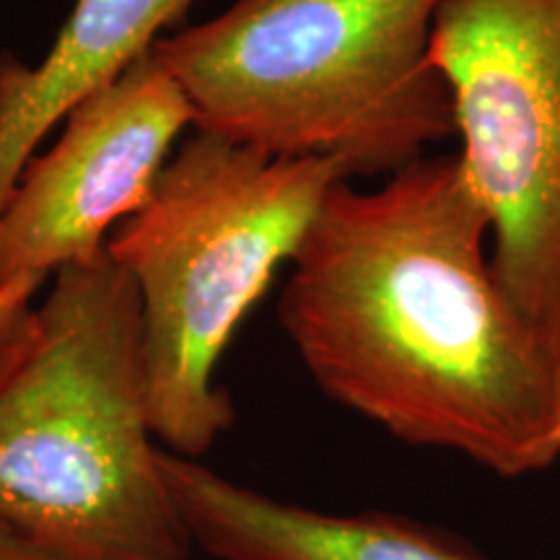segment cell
Masks as SVG:
<instances>
[{"mask_svg": "<svg viewBox=\"0 0 560 560\" xmlns=\"http://www.w3.org/2000/svg\"><path fill=\"white\" fill-rule=\"evenodd\" d=\"M161 472L192 545L219 560H488L433 524L387 511L296 506L166 450Z\"/></svg>", "mask_w": 560, "mask_h": 560, "instance_id": "52a82bcc", "label": "cell"}, {"mask_svg": "<svg viewBox=\"0 0 560 560\" xmlns=\"http://www.w3.org/2000/svg\"><path fill=\"white\" fill-rule=\"evenodd\" d=\"M433 60L495 276L560 332V0H444Z\"/></svg>", "mask_w": 560, "mask_h": 560, "instance_id": "5b68a950", "label": "cell"}, {"mask_svg": "<svg viewBox=\"0 0 560 560\" xmlns=\"http://www.w3.org/2000/svg\"><path fill=\"white\" fill-rule=\"evenodd\" d=\"M192 107L149 50L62 120L0 206V293L42 289L70 265L94 262L128 215L149 200Z\"/></svg>", "mask_w": 560, "mask_h": 560, "instance_id": "8992f818", "label": "cell"}, {"mask_svg": "<svg viewBox=\"0 0 560 560\" xmlns=\"http://www.w3.org/2000/svg\"><path fill=\"white\" fill-rule=\"evenodd\" d=\"M195 0H75L39 66L0 52V206L39 143L185 19Z\"/></svg>", "mask_w": 560, "mask_h": 560, "instance_id": "ba28073f", "label": "cell"}, {"mask_svg": "<svg viewBox=\"0 0 560 560\" xmlns=\"http://www.w3.org/2000/svg\"><path fill=\"white\" fill-rule=\"evenodd\" d=\"M340 179L332 161L268 156L195 130L109 234L107 255L138 289L145 400L166 452L200 459L234 425L215 384L223 350Z\"/></svg>", "mask_w": 560, "mask_h": 560, "instance_id": "277c9868", "label": "cell"}, {"mask_svg": "<svg viewBox=\"0 0 560 560\" xmlns=\"http://www.w3.org/2000/svg\"><path fill=\"white\" fill-rule=\"evenodd\" d=\"M37 291L39 289H34V285H13V289L0 293V361L30 330Z\"/></svg>", "mask_w": 560, "mask_h": 560, "instance_id": "9c48e42d", "label": "cell"}, {"mask_svg": "<svg viewBox=\"0 0 560 560\" xmlns=\"http://www.w3.org/2000/svg\"><path fill=\"white\" fill-rule=\"evenodd\" d=\"M0 527L60 560H187L153 436L140 299L104 252L55 272L0 361Z\"/></svg>", "mask_w": 560, "mask_h": 560, "instance_id": "7a4b0ae2", "label": "cell"}, {"mask_svg": "<svg viewBox=\"0 0 560 560\" xmlns=\"http://www.w3.org/2000/svg\"><path fill=\"white\" fill-rule=\"evenodd\" d=\"M0 560H60L52 552L42 550L39 545L16 535V532L0 527Z\"/></svg>", "mask_w": 560, "mask_h": 560, "instance_id": "30bf717a", "label": "cell"}, {"mask_svg": "<svg viewBox=\"0 0 560 560\" xmlns=\"http://www.w3.org/2000/svg\"><path fill=\"white\" fill-rule=\"evenodd\" d=\"M444 0H234L151 47L192 128L280 159H325L348 179L389 174L454 138L433 60Z\"/></svg>", "mask_w": 560, "mask_h": 560, "instance_id": "3957f363", "label": "cell"}, {"mask_svg": "<svg viewBox=\"0 0 560 560\" xmlns=\"http://www.w3.org/2000/svg\"><path fill=\"white\" fill-rule=\"evenodd\" d=\"M278 317L317 387L389 436L499 478L560 462V332L503 291L457 156L335 182Z\"/></svg>", "mask_w": 560, "mask_h": 560, "instance_id": "6da1fadb", "label": "cell"}]
</instances>
